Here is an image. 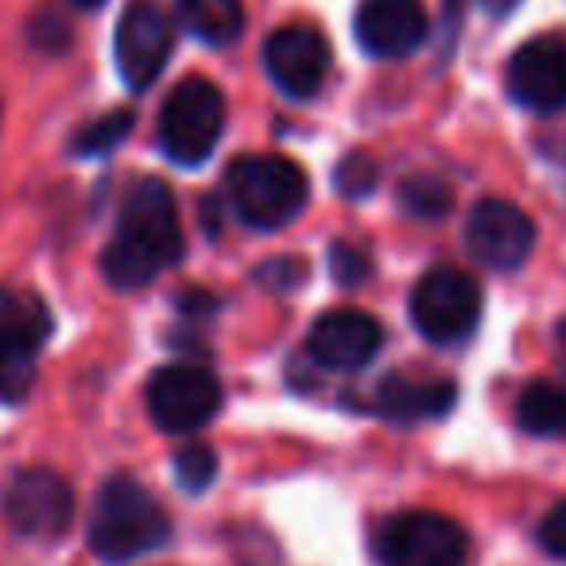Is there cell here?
I'll return each instance as SVG.
<instances>
[{
  "mask_svg": "<svg viewBox=\"0 0 566 566\" xmlns=\"http://www.w3.org/2000/svg\"><path fill=\"white\" fill-rule=\"evenodd\" d=\"M182 256V229L167 182L140 179L125 198L117 233L102 252V272L113 287L136 292L148 287L164 268Z\"/></svg>",
  "mask_w": 566,
  "mask_h": 566,
  "instance_id": "cell-1",
  "label": "cell"
},
{
  "mask_svg": "<svg viewBox=\"0 0 566 566\" xmlns=\"http://www.w3.org/2000/svg\"><path fill=\"white\" fill-rule=\"evenodd\" d=\"M86 539L105 563H133L171 539V516L140 481L117 473L97 489Z\"/></svg>",
  "mask_w": 566,
  "mask_h": 566,
  "instance_id": "cell-2",
  "label": "cell"
},
{
  "mask_svg": "<svg viewBox=\"0 0 566 566\" xmlns=\"http://www.w3.org/2000/svg\"><path fill=\"white\" fill-rule=\"evenodd\" d=\"M307 175L287 156H244L229 167V198L244 226L283 229L307 206Z\"/></svg>",
  "mask_w": 566,
  "mask_h": 566,
  "instance_id": "cell-3",
  "label": "cell"
},
{
  "mask_svg": "<svg viewBox=\"0 0 566 566\" xmlns=\"http://www.w3.org/2000/svg\"><path fill=\"white\" fill-rule=\"evenodd\" d=\"M226 133V97L213 82L182 78L159 109V148L171 164L198 167L213 156Z\"/></svg>",
  "mask_w": 566,
  "mask_h": 566,
  "instance_id": "cell-4",
  "label": "cell"
},
{
  "mask_svg": "<svg viewBox=\"0 0 566 566\" xmlns=\"http://www.w3.org/2000/svg\"><path fill=\"white\" fill-rule=\"evenodd\" d=\"M411 323L434 346H458L481 323V287L462 268H431L411 292Z\"/></svg>",
  "mask_w": 566,
  "mask_h": 566,
  "instance_id": "cell-5",
  "label": "cell"
},
{
  "mask_svg": "<svg viewBox=\"0 0 566 566\" xmlns=\"http://www.w3.org/2000/svg\"><path fill=\"white\" fill-rule=\"evenodd\" d=\"M51 334L40 295L0 287V400H24L35 380V357Z\"/></svg>",
  "mask_w": 566,
  "mask_h": 566,
  "instance_id": "cell-6",
  "label": "cell"
},
{
  "mask_svg": "<svg viewBox=\"0 0 566 566\" xmlns=\"http://www.w3.org/2000/svg\"><path fill=\"white\" fill-rule=\"evenodd\" d=\"M470 539L442 512H400L377 532L380 566H462Z\"/></svg>",
  "mask_w": 566,
  "mask_h": 566,
  "instance_id": "cell-7",
  "label": "cell"
},
{
  "mask_svg": "<svg viewBox=\"0 0 566 566\" xmlns=\"http://www.w3.org/2000/svg\"><path fill=\"white\" fill-rule=\"evenodd\" d=\"M221 411V385L198 365H164L148 380V416L159 431L187 434L206 427Z\"/></svg>",
  "mask_w": 566,
  "mask_h": 566,
  "instance_id": "cell-8",
  "label": "cell"
},
{
  "mask_svg": "<svg viewBox=\"0 0 566 566\" xmlns=\"http://www.w3.org/2000/svg\"><path fill=\"white\" fill-rule=\"evenodd\" d=\"M4 520L24 539H59L74 520V489L55 470H20L4 485Z\"/></svg>",
  "mask_w": 566,
  "mask_h": 566,
  "instance_id": "cell-9",
  "label": "cell"
},
{
  "mask_svg": "<svg viewBox=\"0 0 566 566\" xmlns=\"http://www.w3.org/2000/svg\"><path fill=\"white\" fill-rule=\"evenodd\" d=\"M535 226L516 202L504 198H481L465 218V249L485 268L509 272L532 256Z\"/></svg>",
  "mask_w": 566,
  "mask_h": 566,
  "instance_id": "cell-10",
  "label": "cell"
},
{
  "mask_svg": "<svg viewBox=\"0 0 566 566\" xmlns=\"http://www.w3.org/2000/svg\"><path fill=\"white\" fill-rule=\"evenodd\" d=\"M171 20L151 0H133L117 24V71L128 90H148L171 59Z\"/></svg>",
  "mask_w": 566,
  "mask_h": 566,
  "instance_id": "cell-11",
  "label": "cell"
},
{
  "mask_svg": "<svg viewBox=\"0 0 566 566\" xmlns=\"http://www.w3.org/2000/svg\"><path fill=\"white\" fill-rule=\"evenodd\" d=\"M264 71L280 94L295 97V102L315 97L331 74V43L315 28H280L264 43Z\"/></svg>",
  "mask_w": 566,
  "mask_h": 566,
  "instance_id": "cell-12",
  "label": "cell"
},
{
  "mask_svg": "<svg viewBox=\"0 0 566 566\" xmlns=\"http://www.w3.org/2000/svg\"><path fill=\"white\" fill-rule=\"evenodd\" d=\"M509 94L524 109L555 113L566 109V35H539L527 40L509 59Z\"/></svg>",
  "mask_w": 566,
  "mask_h": 566,
  "instance_id": "cell-13",
  "label": "cell"
},
{
  "mask_svg": "<svg viewBox=\"0 0 566 566\" xmlns=\"http://www.w3.org/2000/svg\"><path fill=\"white\" fill-rule=\"evenodd\" d=\"M427 9L419 0H365L357 9L354 32L365 55L373 59H408L427 40Z\"/></svg>",
  "mask_w": 566,
  "mask_h": 566,
  "instance_id": "cell-14",
  "label": "cell"
},
{
  "mask_svg": "<svg viewBox=\"0 0 566 566\" xmlns=\"http://www.w3.org/2000/svg\"><path fill=\"white\" fill-rule=\"evenodd\" d=\"M385 331L373 315L365 311H331L323 315L307 334V354L315 357L323 369L357 373L380 354Z\"/></svg>",
  "mask_w": 566,
  "mask_h": 566,
  "instance_id": "cell-15",
  "label": "cell"
},
{
  "mask_svg": "<svg viewBox=\"0 0 566 566\" xmlns=\"http://www.w3.org/2000/svg\"><path fill=\"white\" fill-rule=\"evenodd\" d=\"M458 388L450 380H411V377H388L380 380L373 408L392 423H416V419L447 416L454 408Z\"/></svg>",
  "mask_w": 566,
  "mask_h": 566,
  "instance_id": "cell-16",
  "label": "cell"
},
{
  "mask_svg": "<svg viewBox=\"0 0 566 566\" xmlns=\"http://www.w3.org/2000/svg\"><path fill=\"white\" fill-rule=\"evenodd\" d=\"M179 24L210 48H229L244 32L241 0H175Z\"/></svg>",
  "mask_w": 566,
  "mask_h": 566,
  "instance_id": "cell-17",
  "label": "cell"
},
{
  "mask_svg": "<svg viewBox=\"0 0 566 566\" xmlns=\"http://www.w3.org/2000/svg\"><path fill=\"white\" fill-rule=\"evenodd\" d=\"M516 423L539 439H563L566 434V388L551 380H532L516 400Z\"/></svg>",
  "mask_w": 566,
  "mask_h": 566,
  "instance_id": "cell-18",
  "label": "cell"
},
{
  "mask_svg": "<svg viewBox=\"0 0 566 566\" xmlns=\"http://www.w3.org/2000/svg\"><path fill=\"white\" fill-rule=\"evenodd\" d=\"M400 206L411 213V218H442V213L454 206V190L442 179H431V175H416L400 187Z\"/></svg>",
  "mask_w": 566,
  "mask_h": 566,
  "instance_id": "cell-19",
  "label": "cell"
},
{
  "mask_svg": "<svg viewBox=\"0 0 566 566\" xmlns=\"http://www.w3.org/2000/svg\"><path fill=\"white\" fill-rule=\"evenodd\" d=\"M213 478H218V454L210 447L195 442V447H182L175 454V481H179V489L198 496L213 485Z\"/></svg>",
  "mask_w": 566,
  "mask_h": 566,
  "instance_id": "cell-20",
  "label": "cell"
},
{
  "mask_svg": "<svg viewBox=\"0 0 566 566\" xmlns=\"http://www.w3.org/2000/svg\"><path fill=\"white\" fill-rule=\"evenodd\" d=\"M128 128H133V113L117 109V113H109V117L82 128V133L74 136V151H78V156H105V151L125 140Z\"/></svg>",
  "mask_w": 566,
  "mask_h": 566,
  "instance_id": "cell-21",
  "label": "cell"
},
{
  "mask_svg": "<svg viewBox=\"0 0 566 566\" xmlns=\"http://www.w3.org/2000/svg\"><path fill=\"white\" fill-rule=\"evenodd\" d=\"M334 179H338L342 195L361 198V195H369V190L377 187V164H373L365 151H349V156L338 164V171H334Z\"/></svg>",
  "mask_w": 566,
  "mask_h": 566,
  "instance_id": "cell-22",
  "label": "cell"
},
{
  "mask_svg": "<svg viewBox=\"0 0 566 566\" xmlns=\"http://www.w3.org/2000/svg\"><path fill=\"white\" fill-rule=\"evenodd\" d=\"M539 547L555 558H566V501H558L555 509L543 516L539 524Z\"/></svg>",
  "mask_w": 566,
  "mask_h": 566,
  "instance_id": "cell-23",
  "label": "cell"
},
{
  "mask_svg": "<svg viewBox=\"0 0 566 566\" xmlns=\"http://www.w3.org/2000/svg\"><path fill=\"white\" fill-rule=\"evenodd\" d=\"M334 272H338V280H342V283H349V287H354V283L365 275V260L357 256L354 249L338 244V249H334Z\"/></svg>",
  "mask_w": 566,
  "mask_h": 566,
  "instance_id": "cell-24",
  "label": "cell"
},
{
  "mask_svg": "<svg viewBox=\"0 0 566 566\" xmlns=\"http://www.w3.org/2000/svg\"><path fill=\"white\" fill-rule=\"evenodd\" d=\"M32 40L40 43V48L55 51L59 43H66V24L59 17H40V20H35V28H32Z\"/></svg>",
  "mask_w": 566,
  "mask_h": 566,
  "instance_id": "cell-25",
  "label": "cell"
},
{
  "mask_svg": "<svg viewBox=\"0 0 566 566\" xmlns=\"http://www.w3.org/2000/svg\"><path fill=\"white\" fill-rule=\"evenodd\" d=\"M485 4V12H493V17H504V12L516 9V0H481Z\"/></svg>",
  "mask_w": 566,
  "mask_h": 566,
  "instance_id": "cell-26",
  "label": "cell"
},
{
  "mask_svg": "<svg viewBox=\"0 0 566 566\" xmlns=\"http://www.w3.org/2000/svg\"><path fill=\"white\" fill-rule=\"evenodd\" d=\"M558 354H563V361H566V323L558 326Z\"/></svg>",
  "mask_w": 566,
  "mask_h": 566,
  "instance_id": "cell-27",
  "label": "cell"
},
{
  "mask_svg": "<svg viewBox=\"0 0 566 566\" xmlns=\"http://www.w3.org/2000/svg\"><path fill=\"white\" fill-rule=\"evenodd\" d=\"M71 4H78V9H97V4H105V0H71Z\"/></svg>",
  "mask_w": 566,
  "mask_h": 566,
  "instance_id": "cell-28",
  "label": "cell"
}]
</instances>
